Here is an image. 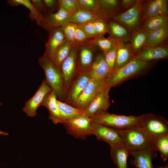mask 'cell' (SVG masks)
Masks as SVG:
<instances>
[{"mask_svg":"<svg viewBox=\"0 0 168 168\" xmlns=\"http://www.w3.org/2000/svg\"><path fill=\"white\" fill-rule=\"evenodd\" d=\"M156 62H144L133 56L125 65L112 72L107 79L108 87L110 89L129 78L144 74Z\"/></svg>","mask_w":168,"mask_h":168,"instance_id":"obj_1","label":"cell"},{"mask_svg":"<svg viewBox=\"0 0 168 168\" xmlns=\"http://www.w3.org/2000/svg\"><path fill=\"white\" fill-rule=\"evenodd\" d=\"M38 63L44 72L45 80L56 93L57 100L64 102L66 88L60 70L52 59L43 55L39 57Z\"/></svg>","mask_w":168,"mask_h":168,"instance_id":"obj_2","label":"cell"},{"mask_svg":"<svg viewBox=\"0 0 168 168\" xmlns=\"http://www.w3.org/2000/svg\"><path fill=\"white\" fill-rule=\"evenodd\" d=\"M142 117L143 114L126 116L110 114L105 111L90 119L91 122L99 123L117 130H123L138 127Z\"/></svg>","mask_w":168,"mask_h":168,"instance_id":"obj_3","label":"cell"},{"mask_svg":"<svg viewBox=\"0 0 168 168\" xmlns=\"http://www.w3.org/2000/svg\"><path fill=\"white\" fill-rule=\"evenodd\" d=\"M153 142L163 136L168 135V122L157 114H143L142 121L138 126Z\"/></svg>","mask_w":168,"mask_h":168,"instance_id":"obj_4","label":"cell"},{"mask_svg":"<svg viewBox=\"0 0 168 168\" xmlns=\"http://www.w3.org/2000/svg\"><path fill=\"white\" fill-rule=\"evenodd\" d=\"M118 131L122 143L132 152H139L153 148L152 142L138 127Z\"/></svg>","mask_w":168,"mask_h":168,"instance_id":"obj_5","label":"cell"},{"mask_svg":"<svg viewBox=\"0 0 168 168\" xmlns=\"http://www.w3.org/2000/svg\"><path fill=\"white\" fill-rule=\"evenodd\" d=\"M107 87V79L91 78L77 99L71 105L84 110L101 92Z\"/></svg>","mask_w":168,"mask_h":168,"instance_id":"obj_6","label":"cell"},{"mask_svg":"<svg viewBox=\"0 0 168 168\" xmlns=\"http://www.w3.org/2000/svg\"><path fill=\"white\" fill-rule=\"evenodd\" d=\"M143 0H138L127 11L116 15L111 18L119 23L132 33L142 27Z\"/></svg>","mask_w":168,"mask_h":168,"instance_id":"obj_7","label":"cell"},{"mask_svg":"<svg viewBox=\"0 0 168 168\" xmlns=\"http://www.w3.org/2000/svg\"><path fill=\"white\" fill-rule=\"evenodd\" d=\"M91 121L85 114L65 120L63 124L67 133L74 138L84 139L92 135Z\"/></svg>","mask_w":168,"mask_h":168,"instance_id":"obj_8","label":"cell"},{"mask_svg":"<svg viewBox=\"0 0 168 168\" xmlns=\"http://www.w3.org/2000/svg\"><path fill=\"white\" fill-rule=\"evenodd\" d=\"M91 78L89 69L79 72L67 87L63 102L71 105L77 99Z\"/></svg>","mask_w":168,"mask_h":168,"instance_id":"obj_9","label":"cell"},{"mask_svg":"<svg viewBox=\"0 0 168 168\" xmlns=\"http://www.w3.org/2000/svg\"><path fill=\"white\" fill-rule=\"evenodd\" d=\"M91 40L82 44H77L76 59L79 72L90 69L96 56L95 55L98 48Z\"/></svg>","mask_w":168,"mask_h":168,"instance_id":"obj_10","label":"cell"},{"mask_svg":"<svg viewBox=\"0 0 168 168\" xmlns=\"http://www.w3.org/2000/svg\"><path fill=\"white\" fill-rule=\"evenodd\" d=\"M91 134L97 139L109 144L113 147L122 144L119 131L105 125L91 122Z\"/></svg>","mask_w":168,"mask_h":168,"instance_id":"obj_11","label":"cell"},{"mask_svg":"<svg viewBox=\"0 0 168 168\" xmlns=\"http://www.w3.org/2000/svg\"><path fill=\"white\" fill-rule=\"evenodd\" d=\"M52 89L44 80L39 88L33 96L27 100L23 111L28 117H34L36 115V111L41 104L46 95Z\"/></svg>","mask_w":168,"mask_h":168,"instance_id":"obj_12","label":"cell"},{"mask_svg":"<svg viewBox=\"0 0 168 168\" xmlns=\"http://www.w3.org/2000/svg\"><path fill=\"white\" fill-rule=\"evenodd\" d=\"M77 44L73 45L68 57L62 63L60 70L66 88L79 72L76 59Z\"/></svg>","mask_w":168,"mask_h":168,"instance_id":"obj_13","label":"cell"},{"mask_svg":"<svg viewBox=\"0 0 168 168\" xmlns=\"http://www.w3.org/2000/svg\"><path fill=\"white\" fill-rule=\"evenodd\" d=\"M70 14L61 7L56 12L43 15L40 26L48 32L52 29L63 27L70 22Z\"/></svg>","mask_w":168,"mask_h":168,"instance_id":"obj_14","label":"cell"},{"mask_svg":"<svg viewBox=\"0 0 168 168\" xmlns=\"http://www.w3.org/2000/svg\"><path fill=\"white\" fill-rule=\"evenodd\" d=\"M134 57L145 62H156L168 57L167 43L154 47L144 48Z\"/></svg>","mask_w":168,"mask_h":168,"instance_id":"obj_15","label":"cell"},{"mask_svg":"<svg viewBox=\"0 0 168 168\" xmlns=\"http://www.w3.org/2000/svg\"><path fill=\"white\" fill-rule=\"evenodd\" d=\"M107 87L101 92L84 110L85 114L91 118L100 113L107 111L110 105L109 92Z\"/></svg>","mask_w":168,"mask_h":168,"instance_id":"obj_16","label":"cell"},{"mask_svg":"<svg viewBox=\"0 0 168 168\" xmlns=\"http://www.w3.org/2000/svg\"><path fill=\"white\" fill-rule=\"evenodd\" d=\"M48 39L45 44L43 56L52 59L55 52L65 40L62 27L51 29Z\"/></svg>","mask_w":168,"mask_h":168,"instance_id":"obj_17","label":"cell"},{"mask_svg":"<svg viewBox=\"0 0 168 168\" xmlns=\"http://www.w3.org/2000/svg\"><path fill=\"white\" fill-rule=\"evenodd\" d=\"M168 0H143L142 19L157 15L168 16Z\"/></svg>","mask_w":168,"mask_h":168,"instance_id":"obj_18","label":"cell"},{"mask_svg":"<svg viewBox=\"0 0 168 168\" xmlns=\"http://www.w3.org/2000/svg\"><path fill=\"white\" fill-rule=\"evenodd\" d=\"M98 7L96 13L101 19H111L114 16L122 13L120 0H98Z\"/></svg>","mask_w":168,"mask_h":168,"instance_id":"obj_19","label":"cell"},{"mask_svg":"<svg viewBox=\"0 0 168 168\" xmlns=\"http://www.w3.org/2000/svg\"><path fill=\"white\" fill-rule=\"evenodd\" d=\"M57 97L55 91L52 90L44 97L41 106H45L48 109L49 118L54 124H63L64 121L58 109L57 100Z\"/></svg>","mask_w":168,"mask_h":168,"instance_id":"obj_20","label":"cell"},{"mask_svg":"<svg viewBox=\"0 0 168 168\" xmlns=\"http://www.w3.org/2000/svg\"><path fill=\"white\" fill-rule=\"evenodd\" d=\"M156 151L153 148L139 152H132L130 163L137 168H154L152 161L156 156Z\"/></svg>","mask_w":168,"mask_h":168,"instance_id":"obj_21","label":"cell"},{"mask_svg":"<svg viewBox=\"0 0 168 168\" xmlns=\"http://www.w3.org/2000/svg\"><path fill=\"white\" fill-rule=\"evenodd\" d=\"M92 78L107 79L112 71L105 59L102 52L97 54L89 69Z\"/></svg>","mask_w":168,"mask_h":168,"instance_id":"obj_22","label":"cell"},{"mask_svg":"<svg viewBox=\"0 0 168 168\" xmlns=\"http://www.w3.org/2000/svg\"><path fill=\"white\" fill-rule=\"evenodd\" d=\"M117 52L114 70H116L129 62L133 57L129 43L117 40Z\"/></svg>","mask_w":168,"mask_h":168,"instance_id":"obj_23","label":"cell"},{"mask_svg":"<svg viewBox=\"0 0 168 168\" xmlns=\"http://www.w3.org/2000/svg\"><path fill=\"white\" fill-rule=\"evenodd\" d=\"M108 33L116 41L121 40L129 43L132 33L119 23L113 19L107 20Z\"/></svg>","mask_w":168,"mask_h":168,"instance_id":"obj_24","label":"cell"},{"mask_svg":"<svg viewBox=\"0 0 168 168\" xmlns=\"http://www.w3.org/2000/svg\"><path fill=\"white\" fill-rule=\"evenodd\" d=\"M111 157L116 168H127V161L132 151L123 144L110 147Z\"/></svg>","mask_w":168,"mask_h":168,"instance_id":"obj_25","label":"cell"},{"mask_svg":"<svg viewBox=\"0 0 168 168\" xmlns=\"http://www.w3.org/2000/svg\"><path fill=\"white\" fill-rule=\"evenodd\" d=\"M168 37V26L149 32L143 48L156 47L167 43Z\"/></svg>","mask_w":168,"mask_h":168,"instance_id":"obj_26","label":"cell"},{"mask_svg":"<svg viewBox=\"0 0 168 168\" xmlns=\"http://www.w3.org/2000/svg\"><path fill=\"white\" fill-rule=\"evenodd\" d=\"M148 33V32L142 27L132 33L129 43L133 56L140 52L145 45Z\"/></svg>","mask_w":168,"mask_h":168,"instance_id":"obj_27","label":"cell"},{"mask_svg":"<svg viewBox=\"0 0 168 168\" xmlns=\"http://www.w3.org/2000/svg\"><path fill=\"white\" fill-rule=\"evenodd\" d=\"M142 27L148 32L168 26V16L157 15L145 18L142 21Z\"/></svg>","mask_w":168,"mask_h":168,"instance_id":"obj_28","label":"cell"},{"mask_svg":"<svg viewBox=\"0 0 168 168\" xmlns=\"http://www.w3.org/2000/svg\"><path fill=\"white\" fill-rule=\"evenodd\" d=\"M7 4L11 7H17L23 5L30 11L29 17L32 21L34 20L36 24L40 26L43 15L32 4L29 0H8Z\"/></svg>","mask_w":168,"mask_h":168,"instance_id":"obj_29","label":"cell"},{"mask_svg":"<svg viewBox=\"0 0 168 168\" xmlns=\"http://www.w3.org/2000/svg\"><path fill=\"white\" fill-rule=\"evenodd\" d=\"M99 19L96 13L81 9L70 15V22L80 25Z\"/></svg>","mask_w":168,"mask_h":168,"instance_id":"obj_30","label":"cell"},{"mask_svg":"<svg viewBox=\"0 0 168 168\" xmlns=\"http://www.w3.org/2000/svg\"><path fill=\"white\" fill-rule=\"evenodd\" d=\"M72 45L65 39L57 49L51 59L60 70L62 63L69 54Z\"/></svg>","mask_w":168,"mask_h":168,"instance_id":"obj_31","label":"cell"},{"mask_svg":"<svg viewBox=\"0 0 168 168\" xmlns=\"http://www.w3.org/2000/svg\"><path fill=\"white\" fill-rule=\"evenodd\" d=\"M57 103L64 122L67 120L85 114L84 110L75 108L58 100H57Z\"/></svg>","mask_w":168,"mask_h":168,"instance_id":"obj_32","label":"cell"},{"mask_svg":"<svg viewBox=\"0 0 168 168\" xmlns=\"http://www.w3.org/2000/svg\"><path fill=\"white\" fill-rule=\"evenodd\" d=\"M91 42L105 54L111 50L116 45V41L109 36L107 38L104 36L98 37L92 39Z\"/></svg>","mask_w":168,"mask_h":168,"instance_id":"obj_33","label":"cell"},{"mask_svg":"<svg viewBox=\"0 0 168 168\" xmlns=\"http://www.w3.org/2000/svg\"><path fill=\"white\" fill-rule=\"evenodd\" d=\"M152 147L156 151H159L161 156L165 162L168 158V135L161 137L152 143Z\"/></svg>","mask_w":168,"mask_h":168,"instance_id":"obj_34","label":"cell"},{"mask_svg":"<svg viewBox=\"0 0 168 168\" xmlns=\"http://www.w3.org/2000/svg\"><path fill=\"white\" fill-rule=\"evenodd\" d=\"M59 7H61L71 15L81 9L77 0H57Z\"/></svg>","mask_w":168,"mask_h":168,"instance_id":"obj_35","label":"cell"},{"mask_svg":"<svg viewBox=\"0 0 168 168\" xmlns=\"http://www.w3.org/2000/svg\"><path fill=\"white\" fill-rule=\"evenodd\" d=\"M93 24L97 37L104 36L108 33L107 20L99 19L93 21Z\"/></svg>","mask_w":168,"mask_h":168,"instance_id":"obj_36","label":"cell"},{"mask_svg":"<svg viewBox=\"0 0 168 168\" xmlns=\"http://www.w3.org/2000/svg\"><path fill=\"white\" fill-rule=\"evenodd\" d=\"M75 26L76 24L70 22L62 27L65 39L72 45L76 44L75 36Z\"/></svg>","mask_w":168,"mask_h":168,"instance_id":"obj_37","label":"cell"},{"mask_svg":"<svg viewBox=\"0 0 168 168\" xmlns=\"http://www.w3.org/2000/svg\"><path fill=\"white\" fill-rule=\"evenodd\" d=\"M81 8L96 13L98 7V0H77Z\"/></svg>","mask_w":168,"mask_h":168,"instance_id":"obj_38","label":"cell"},{"mask_svg":"<svg viewBox=\"0 0 168 168\" xmlns=\"http://www.w3.org/2000/svg\"><path fill=\"white\" fill-rule=\"evenodd\" d=\"M75 36L76 44H81L91 41L92 39L88 36L77 24L75 27Z\"/></svg>","mask_w":168,"mask_h":168,"instance_id":"obj_39","label":"cell"},{"mask_svg":"<svg viewBox=\"0 0 168 168\" xmlns=\"http://www.w3.org/2000/svg\"><path fill=\"white\" fill-rule=\"evenodd\" d=\"M116 52V46L111 50L104 54L105 61L112 72L114 70Z\"/></svg>","mask_w":168,"mask_h":168,"instance_id":"obj_40","label":"cell"},{"mask_svg":"<svg viewBox=\"0 0 168 168\" xmlns=\"http://www.w3.org/2000/svg\"><path fill=\"white\" fill-rule=\"evenodd\" d=\"M77 25L88 36L92 39L97 37L94 29L93 21Z\"/></svg>","mask_w":168,"mask_h":168,"instance_id":"obj_41","label":"cell"},{"mask_svg":"<svg viewBox=\"0 0 168 168\" xmlns=\"http://www.w3.org/2000/svg\"><path fill=\"white\" fill-rule=\"evenodd\" d=\"M43 1L46 9L48 14L55 12L59 9L57 0H43Z\"/></svg>","mask_w":168,"mask_h":168,"instance_id":"obj_42","label":"cell"},{"mask_svg":"<svg viewBox=\"0 0 168 168\" xmlns=\"http://www.w3.org/2000/svg\"><path fill=\"white\" fill-rule=\"evenodd\" d=\"M30 2L43 15L47 14L43 0H31Z\"/></svg>","mask_w":168,"mask_h":168,"instance_id":"obj_43","label":"cell"},{"mask_svg":"<svg viewBox=\"0 0 168 168\" xmlns=\"http://www.w3.org/2000/svg\"><path fill=\"white\" fill-rule=\"evenodd\" d=\"M138 0H120L122 12H125L132 8Z\"/></svg>","mask_w":168,"mask_h":168,"instance_id":"obj_44","label":"cell"},{"mask_svg":"<svg viewBox=\"0 0 168 168\" xmlns=\"http://www.w3.org/2000/svg\"><path fill=\"white\" fill-rule=\"evenodd\" d=\"M0 134L3 135L5 136H8L9 134L8 133L5 132L0 130Z\"/></svg>","mask_w":168,"mask_h":168,"instance_id":"obj_45","label":"cell"},{"mask_svg":"<svg viewBox=\"0 0 168 168\" xmlns=\"http://www.w3.org/2000/svg\"><path fill=\"white\" fill-rule=\"evenodd\" d=\"M157 168H168V165L167 164L165 166H158Z\"/></svg>","mask_w":168,"mask_h":168,"instance_id":"obj_46","label":"cell"},{"mask_svg":"<svg viewBox=\"0 0 168 168\" xmlns=\"http://www.w3.org/2000/svg\"><path fill=\"white\" fill-rule=\"evenodd\" d=\"M2 104H3L2 103H1V102H0V107L1 106H2Z\"/></svg>","mask_w":168,"mask_h":168,"instance_id":"obj_47","label":"cell"}]
</instances>
